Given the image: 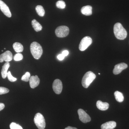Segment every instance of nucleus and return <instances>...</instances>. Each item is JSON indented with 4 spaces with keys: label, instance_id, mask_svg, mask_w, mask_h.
Masks as SVG:
<instances>
[{
    "label": "nucleus",
    "instance_id": "1",
    "mask_svg": "<svg viewBox=\"0 0 129 129\" xmlns=\"http://www.w3.org/2000/svg\"><path fill=\"white\" fill-rule=\"evenodd\" d=\"M114 33L118 39L123 40L127 37V31L120 23H117L114 26Z\"/></svg>",
    "mask_w": 129,
    "mask_h": 129
},
{
    "label": "nucleus",
    "instance_id": "2",
    "mask_svg": "<svg viewBox=\"0 0 129 129\" xmlns=\"http://www.w3.org/2000/svg\"><path fill=\"white\" fill-rule=\"evenodd\" d=\"M30 51L31 54L35 59H40L43 53V49L41 45L38 42H34L30 46Z\"/></svg>",
    "mask_w": 129,
    "mask_h": 129
},
{
    "label": "nucleus",
    "instance_id": "3",
    "mask_svg": "<svg viewBox=\"0 0 129 129\" xmlns=\"http://www.w3.org/2000/svg\"><path fill=\"white\" fill-rule=\"evenodd\" d=\"M95 75L93 72L89 71L83 76L82 80V85L84 88H87L95 79Z\"/></svg>",
    "mask_w": 129,
    "mask_h": 129
},
{
    "label": "nucleus",
    "instance_id": "4",
    "mask_svg": "<svg viewBox=\"0 0 129 129\" xmlns=\"http://www.w3.org/2000/svg\"><path fill=\"white\" fill-rule=\"evenodd\" d=\"M36 125L39 129H44L46 127L45 120L44 116L40 113L36 114L34 119Z\"/></svg>",
    "mask_w": 129,
    "mask_h": 129
},
{
    "label": "nucleus",
    "instance_id": "5",
    "mask_svg": "<svg viewBox=\"0 0 129 129\" xmlns=\"http://www.w3.org/2000/svg\"><path fill=\"white\" fill-rule=\"evenodd\" d=\"M55 33L57 37L60 38L66 37L69 34V28L64 25L59 26L56 29Z\"/></svg>",
    "mask_w": 129,
    "mask_h": 129
},
{
    "label": "nucleus",
    "instance_id": "6",
    "mask_svg": "<svg viewBox=\"0 0 129 129\" xmlns=\"http://www.w3.org/2000/svg\"><path fill=\"white\" fill-rule=\"evenodd\" d=\"M92 43V40L89 36H86L82 39L79 45L80 50L83 51L86 50Z\"/></svg>",
    "mask_w": 129,
    "mask_h": 129
},
{
    "label": "nucleus",
    "instance_id": "7",
    "mask_svg": "<svg viewBox=\"0 0 129 129\" xmlns=\"http://www.w3.org/2000/svg\"><path fill=\"white\" fill-rule=\"evenodd\" d=\"M78 112L80 120L83 123H87L91 120L89 115L83 109H80L78 110Z\"/></svg>",
    "mask_w": 129,
    "mask_h": 129
},
{
    "label": "nucleus",
    "instance_id": "8",
    "mask_svg": "<svg viewBox=\"0 0 129 129\" xmlns=\"http://www.w3.org/2000/svg\"><path fill=\"white\" fill-rule=\"evenodd\" d=\"M62 84L60 80L56 79L53 81L52 88L53 91L56 94H59L62 92Z\"/></svg>",
    "mask_w": 129,
    "mask_h": 129
},
{
    "label": "nucleus",
    "instance_id": "9",
    "mask_svg": "<svg viewBox=\"0 0 129 129\" xmlns=\"http://www.w3.org/2000/svg\"><path fill=\"white\" fill-rule=\"evenodd\" d=\"M12 59V54L9 51H6L0 55V62H3L4 61L6 62H9L11 61Z\"/></svg>",
    "mask_w": 129,
    "mask_h": 129
},
{
    "label": "nucleus",
    "instance_id": "10",
    "mask_svg": "<svg viewBox=\"0 0 129 129\" xmlns=\"http://www.w3.org/2000/svg\"><path fill=\"white\" fill-rule=\"evenodd\" d=\"M0 9L5 16L9 18L11 17V13L9 7L1 0H0Z\"/></svg>",
    "mask_w": 129,
    "mask_h": 129
},
{
    "label": "nucleus",
    "instance_id": "11",
    "mask_svg": "<svg viewBox=\"0 0 129 129\" xmlns=\"http://www.w3.org/2000/svg\"><path fill=\"white\" fill-rule=\"evenodd\" d=\"M128 67V65L125 63H120L116 64L114 67L113 70V73L114 74L117 75L120 74L124 70L126 69Z\"/></svg>",
    "mask_w": 129,
    "mask_h": 129
},
{
    "label": "nucleus",
    "instance_id": "12",
    "mask_svg": "<svg viewBox=\"0 0 129 129\" xmlns=\"http://www.w3.org/2000/svg\"><path fill=\"white\" fill-rule=\"evenodd\" d=\"M29 82L30 88L34 89L39 85L40 80L37 75L32 76L30 77Z\"/></svg>",
    "mask_w": 129,
    "mask_h": 129
},
{
    "label": "nucleus",
    "instance_id": "13",
    "mask_svg": "<svg viewBox=\"0 0 129 129\" xmlns=\"http://www.w3.org/2000/svg\"><path fill=\"white\" fill-rule=\"evenodd\" d=\"M116 123L114 121H111L106 122L101 125L102 129H113L116 127Z\"/></svg>",
    "mask_w": 129,
    "mask_h": 129
},
{
    "label": "nucleus",
    "instance_id": "14",
    "mask_svg": "<svg viewBox=\"0 0 129 129\" xmlns=\"http://www.w3.org/2000/svg\"><path fill=\"white\" fill-rule=\"evenodd\" d=\"M109 104L108 103L103 102L101 101H98L96 102L97 107L101 111H106L109 108Z\"/></svg>",
    "mask_w": 129,
    "mask_h": 129
},
{
    "label": "nucleus",
    "instance_id": "15",
    "mask_svg": "<svg viewBox=\"0 0 129 129\" xmlns=\"http://www.w3.org/2000/svg\"><path fill=\"white\" fill-rule=\"evenodd\" d=\"M81 12L85 16H90L92 14V7L90 6L83 7L81 9Z\"/></svg>",
    "mask_w": 129,
    "mask_h": 129
},
{
    "label": "nucleus",
    "instance_id": "16",
    "mask_svg": "<svg viewBox=\"0 0 129 129\" xmlns=\"http://www.w3.org/2000/svg\"><path fill=\"white\" fill-rule=\"evenodd\" d=\"M10 66V63L9 62H6L3 66L1 71L2 76L3 78L5 79L7 77V71Z\"/></svg>",
    "mask_w": 129,
    "mask_h": 129
},
{
    "label": "nucleus",
    "instance_id": "17",
    "mask_svg": "<svg viewBox=\"0 0 129 129\" xmlns=\"http://www.w3.org/2000/svg\"><path fill=\"white\" fill-rule=\"evenodd\" d=\"M32 27L36 32H39L42 30V27L40 24L36 19H33L32 21Z\"/></svg>",
    "mask_w": 129,
    "mask_h": 129
},
{
    "label": "nucleus",
    "instance_id": "18",
    "mask_svg": "<svg viewBox=\"0 0 129 129\" xmlns=\"http://www.w3.org/2000/svg\"><path fill=\"white\" fill-rule=\"evenodd\" d=\"M13 48L14 51L17 53H20L23 50V47L21 43L15 42L13 44Z\"/></svg>",
    "mask_w": 129,
    "mask_h": 129
},
{
    "label": "nucleus",
    "instance_id": "19",
    "mask_svg": "<svg viewBox=\"0 0 129 129\" xmlns=\"http://www.w3.org/2000/svg\"><path fill=\"white\" fill-rule=\"evenodd\" d=\"M114 95L115 99L117 101L120 103L123 101L124 98L122 92L117 91L114 92Z\"/></svg>",
    "mask_w": 129,
    "mask_h": 129
},
{
    "label": "nucleus",
    "instance_id": "20",
    "mask_svg": "<svg viewBox=\"0 0 129 129\" xmlns=\"http://www.w3.org/2000/svg\"><path fill=\"white\" fill-rule=\"evenodd\" d=\"M36 10L37 14L41 17H44L45 14V11L42 6L38 5L36 7Z\"/></svg>",
    "mask_w": 129,
    "mask_h": 129
},
{
    "label": "nucleus",
    "instance_id": "21",
    "mask_svg": "<svg viewBox=\"0 0 129 129\" xmlns=\"http://www.w3.org/2000/svg\"><path fill=\"white\" fill-rule=\"evenodd\" d=\"M56 6L58 8L63 9L66 7V4L63 1H59L56 3Z\"/></svg>",
    "mask_w": 129,
    "mask_h": 129
},
{
    "label": "nucleus",
    "instance_id": "22",
    "mask_svg": "<svg viewBox=\"0 0 129 129\" xmlns=\"http://www.w3.org/2000/svg\"><path fill=\"white\" fill-rule=\"evenodd\" d=\"M30 78V73L29 72H27L23 76H22L21 80L25 82H28Z\"/></svg>",
    "mask_w": 129,
    "mask_h": 129
},
{
    "label": "nucleus",
    "instance_id": "23",
    "mask_svg": "<svg viewBox=\"0 0 129 129\" xmlns=\"http://www.w3.org/2000/svg\"><path fill=\"white\" fill-rule=\"evenodd\" d=\"M10 128L11 129H23L21 126L14 122H12L10 124Z\"/></svg>",
    "mask_w": 129,
    "mask_h": 129
},
{
    "label": "nucleus",
    "instance_id": "24",
    "mask_svg": "<svg viewBox=\"0 0 129 129\" xmlns=\"http://www.w3.org/2000/svg\"><path fill=\"white\" fill-rule=\"evenodd\" d=\"M13 58L15 61H21L23 59V56L21 53H17L14 55Z\"/></svg>",
    "mask_w": 129,
    "mask_h": 129
},
{
    "label": "nucleus",
    "instance_id": "25",
    "mask_svg": "<svg viewBox=\"0 0 129 129\" xmlns=\"http://www.w3.org/2000/svg\"><path fill=\"white\" fill-rule=\"evenodd\" d=\"M7 76L8 79L11 82H14L17 80V79L13 76L12 75L11 72H8Z\"/></svg>",
    "mask_w": 129,
    "mask_h": 129
},
{
    "label": "nucleus",
    "instance_id": "26",
    "mask_svg": "<svg viewBox=\"0 0 129 129\" xmlns=\"http://www.w3.org/2000/svg\"><path fill=\"white\" fill-rule=\"evenodd\" d=\"M9 90L7 88L0 87V95L4 94L9 92Z\"/></svg>",
    "mask_w": 129,
    "mask_h": 129
},
{
    "label": "nucleus",
    "instance_id": "27",
    "mask_svg": "<svg viewBox=\"0 0 129 129\" xmlns=\"http://www.w3.org/2000/svg\"><path fill=\"white\" fill-rule=\"evenodd\" d=\"M64 57H64L62 54H59L57 56L58 59L59 60H60V61H61V60H63Z\"/></svg>",
    "mask_w": 129,
    "mask_h": 129
},
{
    "label": "nucleus",
    "instance_id": "28",
    "mask_svg": "<svg viewBox=\"0 0 129 129\" xmlns=\"http://www.w3.org/2000/svg\"><path fill=\"white\" fill-rule=\"evenodd\" d=\"M69 53V52L68 51V50H64L62 52V54L65 57L68 56V55Z\"/></svg>",
    "mask_w": 129,
    "mask_h": 129
},
{
    "label": "nucleus",
    "instance_id": "29",
    "mask_svg": "<svg viewBox=\"0 0 129 129\" xmlns=\"http://www.w3.org/2000/svg\"><path fill=\"white\" fill-rule=\"evenodd\" d=\"M5 107V105L3 103H0V111L4 109Z\"/></svg>",
    "mask_w": 129,
    "mask_h": 129
},
{
    "label": "nucleus",
    "instance_id": "30",
    "mask_svg": "<svg viewBox=\"0 0 129 129\" xmlns=\"http://www.w3.org/2000/svg\"><path fill=\"white\" fill-rule=\"evenodd\" d=\"M64 129H78L77 128H75V127H70V126H68V127H67V128H65Z\"/></svg>",
    "mask_w": 129,
    "mask_h": 129
},
{
    "label": "nucleus",
    "instance_id": "31",
    "mask_svg": "<svg viewBox=\"0 0 129 129\" xmlns=\"http://www.w3.org/2000/svg\"><path fill=\"white\" fill-rule=\"evenodd\" d=\"M99 75H100V73H99Z\"/></svg>",
    "mask_w": 129,
    "mask_h": 129
}]
</instances>
